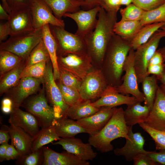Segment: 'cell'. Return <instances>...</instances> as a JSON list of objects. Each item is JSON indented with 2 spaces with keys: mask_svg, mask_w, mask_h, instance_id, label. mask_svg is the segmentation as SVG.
I'll return each mask as SVG.
<instances>
[{
  "mask_svg": "<svg viewBox=\"0 0 165 165\" xmlns=\"http://www.w3.org/2000/svg\"><path fill=\"white\" fill-rule=\"evenodd\" d=\"M60 138L52 125L41 128L33 138L32 152L37 150L54 141H58Z\"/></svg>",
  "mask_w": 165,
  "mask_h": 165,
  "instance_id": "1f68e13d",
  "label": "cell"
},
{
  "mask_svg": "<svg viewBox=\"0 0 165 165\" xmlns=\"http://www.w3.org/2000/svg\"><path fill=\"white\" fill-rule=\"evenodd\" d=\"M139 125L154 141L156 150L165 149V131L155 129L145 122L140 123Z\"/></svg>",
  "mask_w": 165,
  "mask_h": 165,
  "instance_id": "8d00e7d4",
  "label": "cell"
},
{
  "mask_svg": "<svg viewBox=\"0 0 165 165\" xmlns=\"http://www.w3.org/2000/svg\"><path fill=\"white\" fill-rule=\"evenodd\" d=\"M134 50L131 49L125 62L123 71L124 75L122 77L123 82L116 88L118 91L123 94H130L140 102L144 101L145 97L138 88V79L134 67Z\"/></svg>",
  "mask_w": 165,
  "mask_h": 165,
  "instance_id": "ba28073f",
  "label": "cell"
},
{
  "mask_svg": "<svg viewBox=\"0 0 165 165\" xmlns=\"http://www.w3.org/2000/svg\"><path fill=\"white\" fill-rule=\"evenodd\" d=\"M9 17V14L4 8L1 4H0V19L7 21Z\"/></svg>",
  "mask_w": 165,
  "mask_h": 165,
  "instance_id": "6f0895ef",
  "label": "cell"
},
{
  "mask_svg": "<svg viewBox=\"0 0 165 165\" xmlns=\"http://www.w3.org/2000/svg\"><path fill=\"white\" fill-rule=\"evenodd\" d=\"M57 85L64 101L69 106L83 100L78 90L66 86L60 81Z\"/></svg>",
  "mask_w": 165,
  "mask_h": 165,
  "instance_id": "ab89813d",
  "label": "cell"
},
{
  "mask_svg": "<svg viewBox=\"0 0 165 165\" xmlns=\"http://www.w3.org/2000/svg\"><path fill=\"white\" fill-rule=\"evenodd\" d=\"M8 121L10 124L11 144L18 151L20 157L31 153L33 138L21 128L15 126L9 119Z\"/></svg>",
  "mask_w": 165,
  "mask_h": 165,
  "instance_id": "603a6c76",
  "label": "cell"
},
{
  "mask_svg": "<svg viewBox=\"0 0 165 165\" xmlns=\"http://www.w3.org/2000/svg\"><path fill=\"white\" fill-rule=\"evenodd\" d=\"M148 155L157 163L165 165V149L160 150L158 152L151 151L148 154Z\"/></svg>",
  "mask_w": 165,
  "mask_h": 165,
  "instance_id": "c3c4849f",
  "label": "cell"
},
{
  "mask_svg": "<svg viewBox=\"0 0 165 165\" xmlns=\"http://www.w3.org/2000/svg\"><path fill=\"white\" fill-rule=\"evenodd\" d=\"M19 157V153L14 146L12 144H9L6 151V160H17Z\"/></svg>",
  "mask_w": 165,
  "mask_h": 165,
  "instance_id": "681fc988",
  "label": "cell"
},
{
  "mask_svg": "<svg viewBox=\"0 0 165 165\" xmlns=\"http://www.w3.org/2000/svg\"><path fill=\"white\" fill-rule=\"evenodd\" d=\"M100 108L93 106L90 100H82L69 106L65 116L77 121L91 116L98 111Z\"/></svg>",
  "mask_w": 165,
  "mask_h": 165,
  "instance_id": "83f0119b",
  "label": "cell"
},
{
  "mask_svg": "<svg viewBox=\"0 0 165 165\" xmlns=\"http://www.w3.org/2000/svg\"><path fill=\"white\" fill-rule=\"evenodd\" d=\"M50 61L49 54L42 38L32 50L26 59L25 66H29L42 61L48 63Z\"/></svg>",
  "mask_w": 165,
  "mask_h": 165,
  "instance_id": "e575fe53",
  "label": "cell"
},
{
  "mask_svg": "<svg viewBox=\"0 0 165 165\" xmlns=\"http://www.w3.org/2000/svg\"><path fill=\"white\" fill-rule=\"evenodd\" d=\"M145 11L131 3L120 9L122 20L140 21Z\"/></svg>",
  "mask_w": 165,
  "mask_h": 165,
  "instance_id": "74e56055",
  "label": "cell"
},
{
  "mask_svg": "<svg viewBox=\"0 0 165 165\" xmlns=\"http://www.w3.org/2000/svg\"><path fill=\"white\" fill-rule=\"evenodd\" d=\"M53 144L61 145L65 151L84 161L93 160L97 155V153L94 151L92 146L89 143H85L81 139L75 137L61 138Z\"/></svg>",
  "mask_w": 165,
  "mask_h": 165,
  "instance_id": "e0dca14e",
  "label": "cell"
},
{
  "mask_svg": "<svg viewBox=\"0 0 165 165\" xmlns=\"http://www.w3.org/2000/svg\"><path fill=\"white\" fill-rule=\"evenodd\" d=\"M82 4V6L85 7L86 10H88L94 7L101 6L102 0H77Z\"/></svg>",
  "mask_w": 165,
  "mask_h": 165,
  "instance_id": "db71d44e",
  "label": "cell"
},
{
  "mask_svg": "<svg viewBox=\"0 0 165 165\" xmlns=\"http://www.w3.org/2000/svg\"><path fill=\"white\" fill-rule=\"evenodd\" d=\"M140 22L142 26L156 23H165V3L155 9L145 11Z\"/></svg>",
  "mask_w": 165,
  "mask_h": 165,
  "instance_id": "d590c367",
  "label": "cell"
},
{
  "mask_svg": "<svg viewBox=\"0 0 165 165\" xmlns=\"http://www.w3.org/2000/svg\"><path fill=\"white\" fill-rule=\"evenodd\" d=\"M143 26L140 21L120 20L115 24L114 31L115 34L129 42Z\"/></svg>",
  "mask_w": 165,
  "mask_h": 165,
  "instance_id": "4dcf8cb0",
  "label": "cell"
},
{
  "mask_svg": "<svg viewBox=\"0 0 165 165\" xmlns=\"http://www.w3.org/2000/svg\"><path fill=\"white\" fill-rule=\"evenodd\" d=\"M44 160L42 165H89V162L82 160L66 151L61 153L51 148L42 147Z\"/></svg>",
  "mask_w": 165,
  "mask_h": 165,
  "instance_id": "44dd1931",
  "label": "cell"
},
{
  "mask_svg": "<svg viewBox=\"0 0 165 165\" xmlns=\"http://www.w3.org/2000/svg\"><path fill=\"white\" fill-rule=\"evenodd\" d=\"M44 160V153L42 148L19 158L17 160L16 164L20 165H42Z\"/></svg>",
  "mask_w": 165,
  "mask_h": 165,
  "instance_id": "60d3db41",
  "label": "cell"
},
{
  "mask_svg": "<svg viewBox=\"0 0 165 165\" xmlns=\"http://www.w3.org/2000/svg\"><path fill=\"white\" fill-rule=\"evenodd\" d=\"M160 86L162 90L165 93V85L162 84Z\"/></svg>",
  "mask_w": 165,
  "mask_h": 165,
  "instance_id": "be15d7a7",
  "label": "cell"
},
{
  "mask_svg": "<svg viewBox=\"0 0 165 165\" xmlns=\"http://www.w3.org/2000/svg\"><path fill=\"white\" fill-rule=\"evenodd\" d=\"M47 63L46 61H42L25 66L22 72L20 79L30 77L43 79L46 71Z\"/></svg>",
  "mask_w": 165,
  "mask_h": 165,
  "instance_id": "f35d334b",
  "label": "cell"
},
{
  "mask_svg": "<svg viewBox=\"0 0 165 165\" xmlns=\"http://www.w3.org/2000/svg\"><path fill=\"white\" fill-rule=\"evenodd\" d=\"M11 11L25 8H30L34 0H6Z\"/></svg>",
  "mask_w": 165,
  "mask_h": 165,
  "instance_id": "ee69618b",
  "label": "cell"
},
{
  "mask_svg": "<svg viewBox=\"0 0 165 165\" xmlns=\"http://www.w3.org/2000/svg\"><path fill=\"white\" fill-rule=\"evenodd\" d=\"M117 13L107 12L101 7L95 28L84 38L87 53L92 62L102 64L107 49L115 34L114 28L117 22Z\"/></svg>",
  "mask_w": 165,
  "mask_h": 165,
  "instance_id": "6da1fadb",
  "label": "cell"
},
{
  "mask_svg": "<svg viewBox=\"0 0 165 165\" xmlns=\"http://www.w3.org/2000/svg\"><path fill=\"white\" fill-rule=\"evenodd\" d=\"M58 66L82 79L92 67L91 58L86 53L57 55Z\"/></svg>",
  "mask_w": 165,
  "mask_h": 165,
  "instance_id": "9c48e42d",
  "label": "cell"
},
{
  "mask_svg": "<svg viewBox=\"0 0 165 165\" xmlns=\"http://www.w3.org/2000/svg\"><path fill=\"white\" fill-rule=\"evenodd\" d=\"M44 87V86L38 94L24 101L21 105L36 117L41 128L52 125L55 119L53 108L48 104L45 97Z\"/></svg>",
  "mask_w": 165,
  "mask_h": 165,
  "instance_id": "52a82bcc",
  "label": "cell"
},
{
  "mask_svg": "<svg viewBox=\"0 0 165 165\" xmlns=\"http://www.w3.org/2000/svg\"><path fill=\"white\" fill-rule=\"evenodd\" d=\"M131 49L129 41L115 34L113 35L102 63V72L109 85L116 88L121 84L124 65Z\"/></svg>",
  "mask_w": 165,
  "mask_h": 165,
  "instance_id": "7a4b0ae2",
  "label": "cell"
},
{
  "mask_svg": "<svg viewBox=\"0 0 165 165\" xmlns=\"http://www.w3.org/2000/svg\"><path fill=\"white\" fill-rule=\"evenodd\" d=\"M3 24L10 36L25 34L35 30L30 8L11 11L9 20Z\"/></svg>",
  "mask_w": 165,
  "mask_h": 165,
  "instance_id": "7c38bea8",
  "label": "cell"
},
{
  "mask_svg": "<svg viewBox=\"0 0 165 165\" xmlns=\"http://www.w3.org/2000/svg\"><path fill=\"white\" fill-rule=\"evenodd\" d=\"M42 38V28L14 36L0 42V50L10 52L26 59L33 49Z\"/></svg>",
  "mask_w": 165,
  "mask_h": 165,
  "instance_id": "5b68a950",
  "label": "cell"
},
{
  "mask_svg": "<svg viewBox=\"0 0 165 165\" xmlns=\"http://www.w3.org/2000/svg\"><path fill=\"white\" fill-rule=\"evenodd\" d=\"M133 2V0H121V5L127 6L132 3Z\"/></svg>",
  "mask_w": 165,
  "mask_h": 165,
  "instance_id": "94428289",
  "label": "cell"
},
{
  "mask_svg": "<svg viewBox=\"0 0 165 165\" xmlns=\"http://www.w3.org/2000/svg\"><path fill=\"white\" fill-rule=\"evenodd\" d=\"M59 67L60 81L64 85L79 91L82 80L63 68Z\"/></svg>",
  "mask_w": 165,
  "mask_h": 165,
  "instance_id": "b9f144b4",
  "label": "cell"
},
{
  "mask_svg": "<svg viewBox=\"0 0 165 165\" xmlns=\"http://www.w3.org/2000/svg\"><path fill=\"white\" fill-rule=\"evenodd\" d=\"M138 101L134 97H130L119 93L116 88L108 85L99 98L94 102H91L94 106L100 108L106 106L111 107L123 105H127Z\"/></svg>",
  "mask_w": 165,
  "mask_h": 165,
  "instance_id": "d6986e66",
  "label": "cell"
},
{
  "mask_svg": "<svg viewBox=\"0 0 165 165\" xmlns=\"http://www.w3.org/2000/svg\"><path fill=\"white\" fill-rule=\"evenodd\" d=\"M145 123L155 129L165 131V93L159 86L152 108Z\"/></svg>",
  "mask_w": 165,
  "mask_h": 165,
  "instance_id": "ffe728a7",
  "label": "cell"
},
{
  "mask_svg": "<svg viewBox=\"0 0 165 165\" xmlns=\"http://www.w3.org/2000/svg\"><path fill=\"white\" fill-rule=\"evenodd\" d=\"M42 40L50 55L53 68L55 80L60 79L59 67L57 62V46L50 28V25H45L42 28Z\"/></svg>",
  "mask_w": 165,
  "mask_h": 165,
  "instance_id": "484cf974",
  "label": "cell"
},
{
  "mask_svg": "<svg viewBox=\"0 0 165 165\" xmlns=\"http://www.w3.org/2000/svg\"><path fill=\"white\" fill-rule=\"evenodd\" d=\"M10 139L9 127L2 125L0 129V144L7 143Z\"/></svg>",
  "mask_w": 165,
  "mask_h": 165,
  "instance_id": "f907efd6",
  "label": "cell"
},
{
  "mask_svg": "<svg viewBox=\"0 0 165 165\" xmlns=\"http://www.w3.org/2000/svg\"><path fill=\"white\" fill-rule=\"evenodd\" d=\"M122 107L116 108L111 118L104 127L96 134L89 136L88 143L102 153L112 151L111 142L119 138H129V127L126 124Z\"/></svg>",
  "mask_w": 165,
  "mask_h": 165,
  "instance_id": "3957f363",
  "label": "cell"
},
{
  "mask_svg": "<svg viewBox=\"0 0 165 165\" xmlns=\"http://www.w3.org/2000/svg\"><path fill=\"white\" fill-rule=\"evenodd\" d=\"M157 79L154 75L146 76L142 82V88L145 100V105L148 106L150 110L152 108L158 86Z\"/></svg>",
  "mask_w": 165,
  "mask_h": 165,
  "instance_id": "d6a6232c",
  "label": "cell"
},
{
  "mask_svg": "<svg viewBox=\"0 0 165 165\" xmlns=\"http://www.w3.org/2000/svg\"><path fill=\"white\" fill-rule=\"evenodd\" d=\"M116 108L104 106L91 116L78 120L77 122L85 128L89 136L101 130L108 123Z\"/></svg>",
  "mask_w": 165,
  "mask_h": 165,
  "instance_id": "ac0fdd59",
  "label": "cell"
},
{
  "mask_svg": "<svg viewBox=\"0 0 165 165\" xmlns=\"http://www.w3.org/2000/svg\"><path fill=\"white\" fill-rule=\"evenodd\" d=\"M163 54L165 59V46H163L159 49Z\"/></svg>",
  "mask_w": 165,
  "mask_h": 165,
  "instance_id": "6125c7cd",
  "label": "cell"
},
{
  "mask_svg": "<svg viewBox=\"0 0 165 165\" xmlns=\"http://www.w3.org/2000/svg\"><path fill=\"white\" fill-rule=\"evenodd\" d=\"M165 37V30L157 31L145 43L134 50V67L138 84L149 75L147 73L149 62L157 50L161 39Z\"/></svg>",
  "mask_w": 165,
  "mask_h": 165,
  "instance_id": "277c9868",
  "label": "cell"
},
{
  "mask_svg": "<svg viewBox=\"0 0 165 165\" xmlns=\"http://www.w3.org/2000/svg\"><path fill=\"white\" fill-rule=\"evenodd\" d=\"M50 8L57 18L62 19L64 15L79 10L82 4L77 0H42Z\"/></svg>",
  "mask_w": 165,
  "mask_h": 165,
  "instance_id": "4316f807",
  "label": "cell"
},
{
  "mask_svg": "<svg viewBox=\"0 0 165 165\" xmlns=\"http://www.w3.org/2000/svg\"><path fill=\"white\" fill-rule=\"evenodd\" d=\"M165 24V22H159L143 26L129 41L131 49L135 50L146 42L157 31L161 29Z\"/></svg>",
  "mask_w": 165,
  "mask_h": 165,
  "instance_id": "f1b7e54d",
  "label": "cell"
},
{
  "mask_svg": "<svg viewBox=\"0 0 165 165\" xmlns=\"http://www.w3.org/2000/svg\"><path fill=\"white\" fill-rule=\"evenodd\" d=\"M162 29L165 30V24H164V25L161 28Z\"/></svg>",
  "mask_w": 165,
  "mask_h": 165,
  "instance_id": "e7e4bbea",
  "label": "cell"
},
{
  "mask_svg": "<svg viewBox=\"0 0 165 165\" xmlns=\"http://www.w3.org/2000/svg\"><path fill=\"white\" fill-rule=\"evenodd\" d=\"M157 78L162 84L165 85V71L161 75L157 77Z\"/></svg>",
  "mask_w": 165,
  "mask_h": 165,
  "instance_id": "91938a15",
  "label": "cell"
},
{
  "mask_svg": "<svg viewBox=\"0 0 165 165\" xmlns=\"http://www.w3.org/2000/svg\"><path fill=\"white\" fill-rule=\"evenodd\" d=\"M1 105L2 112L5 114H10L13 109L12 100L8 97H4L2 100Z\"/></svg>",
  "mask_w": 165,
  "mask_h": 165,
  "instance_id": "f5cc1de1",
  "label": "cell"
},
{
  "mask_svg": "<svg viewBox=\"0 0 165 165\" xmlns=\"http://www.w3.org/2000/svg\"><path fill=\"white\" fill-rule=\"evenodd\" d=\"M52 125L58 135L61 138L75 137L79 133L88 134V131L85 128L79 124L76 121L66 116L60 119H55Z\"/></svg>",
  "mask_w": 165,
  "mask_h": 165,
  "instance_id": "cb8c5ba5",
  "label": "cell"
},
{
  "mask_svg": "<svg viewBox=\"0 0 165 165\" xmlns=\"http://www.w3.org/2000/svg\"><path fill=\"white\" fill-rule=\"evenodd\" d=\"M108 85L102 70H94L82 79L79 92L82 100L91 101L99 98Z\"/></svg>",
  "mask_w": 165,
  "mask_h": 165,
  "instance_id": "8fae6325",
  "label": "cell"
},
{
  "mask_svg": "<svg viewBox=\"0 0 165 165\" xmlns=\"http://www.w3.org/2000/svg\"><path fill=\"white\" fill-rule=\"evenodd\" d=\"M26 60L16 67L0 76V95L7 92L15 86L20 79L22 72L25 67Z\"/></svg>",
  "mask_w": 165,
  "mask_h": 165,
  "instance_id": "f546056e",
  "label": "cell"
},
{
  "mask_svg": "<svg viewBox=\"0 0 165 165\" xmlns=\"http://www.w3.org/2000/svg\"><path fill=\"white\" fill-rule=\"evenodd\" d=\"M9 35L3 24L0 25V42H2Z\"/></svg>",
  "mask_w": 165,
  "mask_h": 165,
  "instance_id": "9f6ffc18",
  "label": "cell"
},
{
  "mask_svg": "<svg viewBox=\"0 0 165 165\" xmlns=\"http://www.w3.org/2000/svg\"><path fill=\"white\" fill-rule=\"evenodd\" d=\"M165 71V64L149 65L147 73L149 75L152 74L157 77L161 75Z\"/></svg>",
  "mask_w": 165,
  "mask_h": 165,
  "instance_id": "7dc6e473",
  "label": "cell"
},
{
  "mask_svg": "<svg viewBox=\"0 0 165 165\" xmlns=\"http://www.w3.org/2000/svg\"><path fill=\"white\" fill-rule=\"evenodd\" d=\"M2 6L7 13L9 14L10 13L11 10L6 0H1Z\"/></svg>",
  "mask_w": 165,
  "mask_h": 165,
  "instance_id": "680465c9",
  "label": "cell"
},
{
  "mask_svg": "<svg viewBox=\"0 0 165 165\" xmlns=\"http://www.w3.org/2000/svg\"><path fill=\"white\" fill-rule=\"evenodd\" d=\"M146 153H140L137 155L133 159L134 165H156L159 164L154 161Z\"/></svg>",
  "mask_w": 165,
  "mask_h": 165,
  "instance_id": "f6af8a7d",
  "label": "cell"
},
{
  "mask_svg": "<svg viewBox=\"0 0 165 165\" xmlns=\"http://www.w3.org/2000/svg\"><path fill=\"white\" fill-rule=\"evenodd\" d=\"M9 144L6 143L1 145L0 146V161L5 160V156L7 146Z\"/></svg>",
  "mask_w": 165,
  "mask_h": 165,
  "instance_id": "11a10c76",
  "label": "cell"
},
{
  "mask_svg": "<svg viewBox=\"0 0 165 165\" xmlns=\"http://www.w3.org/2000/svg\"><path fill=\"white\" fill-rule=\"evenodd\" d=\"M43 83L48 100L53 108L55 115L65 116L67 110L69 106L64 101L61 91L55 82L51 61L47 63Z\"/></svg>",
  "mask_w": 165,
  "mask_h": 165,
  "instance_id": "30bf717a",
  "label": "cell"
},
{
  "mask_svg": "<svg viewBox=\"0 0 165 165\" xmlns=\"http://www.w3.org/2000/svg\"><path fill=\"white\" fill-rule=\"evenodd\" d=\"M165 3V0H133V3L147 11L155 9Z\"/></svg>",
  "mask_w": 165,
  "mask_h": 165,
  "instance_id": "7bdbcfd3",
  "label": "cell"
},
{
  "mask_svg": "<svg viewBox=\"0 0 165 165\" xmlns=\"http://www.w3.org/2000/svg\"><path fill=\"white\" fill-rule=\"evenodd\" d=\"M165 61L164 56L159 49L156 50L151 57L149 62L148 66L162 64Z\"/></svg>",
  "mask_w": 165,
  "mask_h": 165,
  "instance_id": "816d5d0a",
  "label": "cell"
},
{
  "mask_svg": "<svg viewBox=\"0 0 165 165\" xmlns=\"http://www.w3.org/2000/svg\"><path fill=\"white\" fill-rule=\"evenodd\" d=\"M43 83V79L30 77L21 78L18 84L13 88L7 97L10 98L13 103V109L21 106L24 101L29 96L35 93L40 85Z\"/></svg>",
  "mask_w": 165,
  "mask_h": 165,
  "instance_id": "4fadbf2b",
  "label": "cell"
},
{
  "mask_svg": "<svg viewBox=\"0 0 165 165\" xmlns=\"http://www.w3.org/2000/svg\"><path fill=\"white\" fill-rule=\"evenodd\" d=\"M101 8L97 6L88 10H79L65 13L64 17L70 18L75 22L77 29L75 33L84 38L95 28L97 22L96 16Z\"/></svg>",
  "mask_w": 165,
  "mask_h": 165,
  "instance_id": "5bb4252c",
  "label": "cell"
},
{
  "mask_svg": "<svg viewBox=\"0 0 165 165\" xmlns=\"http://www.w3.org/2000/svg\"><path fill=\"white\" fill-rule=\"evenodd\" d=\"M30 9L35 30L41 29L47 24L64 28V20L56 18L42 0H34Z\"/></svg>",
  "mask_w": 165,
  "mask_h": 165,
  "instance_id": "9a60e30c",
  "label": "cell"
},
{
  "mask_svg": "<svg viewBox=\"0 0 165 165\" xmlns=\"http://www.w3.org/2000/svg\"><path fill=\"white\" fill-rule=\"evenodd\" d=\"M50 28L57 44V55L87 53L84 38L67 31L64 28L50 25Z\"/></svg>",
  "mask_w": 165,
  "mask_h": 165,
  "instance_id": "8992f818",
  "label": "cell"
},
{
  "mask_svg": "<svg viewBox=\"0 0 165 165\" xmlns=\"http://www.w3.org/2000/svg\"><path fill=\"white\" fill-rule=\"evenodd\" d=\"M129 127V138L126 139V143L123 147L116 148L114 150V152L116 156H123L127 161L130 162L138 154H148L151 151H146L144 148L145 140L141 134L139 132L134 133L132 127Z\"/></svg>",
  "mask_w": 165,
  "mask_h": 165,
  "instance_id": "2e32d148",
  "label": "cell"
},
{
  "mask_svg": "<svg viewBox=\"0 0 165 165\" xmlns=\"http://www.w3.org/2000/svg\"><path fill=\"white\" fill-rule=\"evenodd\" d=\"M141 102L138 101L127 105L124 111V116L127 125L133 127L137 124L145 122L148 118L150 109L147 106H142Z\"/></svg>",
  "mask_w": 165,
  "mask_h": 165,
  "instance_id": "d4e9b609",
  "label": "cell"
},
{
  "mask_svg": "<svg viewBox=\"0 0 165 165\" xmlns=\"http://www.w3.org/2000/svg\"><path fill=\"white\" fill-rule=\"evenodd\" d=\"M121 5V0H102L101 6L107 12H117Z\"/></svg>",
  "mask_w": 165,
  "mask_h": 165,
  "instance_id": "bcb514c9",
  "label": "cell"
},
{
  "mask_svg": "<svg viewBox=\"0 0 165 165\" xmlns=\"http://www.w3.org/2000/svg\"><path fill=\"white\" fill-rule=\"evenodd\" d=\"M25 60L10 52L0 50V76L16 67Z\"/></svg>",
  "mask_w": 165,
  "mask_h": 165,
  "instance_id": "836d02e7",
  "label": "cell"
},
{
  "mask_svg": "<svg viewBox=\"0 0 165 165\" xmlns=\"http://www.w3.org/2000/svg\"><path fill=\"white\" fill-rule=\"evenodd\" d=\"M9 119L15 126L24 130L33 138L39 130L40 126L36 117L19 108L13 110Z\"/></svg>",
  "mask_w": 165,
  "mask_h": 165,
  "instance_id": "7402d4cb",
  "label": "cell"
}]
</instances>
